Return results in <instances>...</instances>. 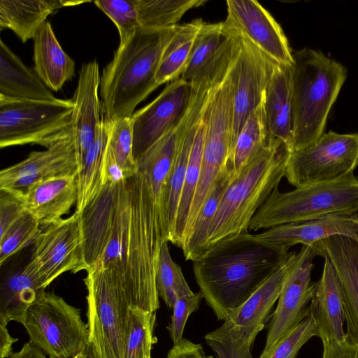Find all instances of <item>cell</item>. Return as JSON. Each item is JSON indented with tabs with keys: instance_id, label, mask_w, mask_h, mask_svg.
Wrapping results in <instances>:
<instances>
[{
	"instance_id": "14",
	"label": "cell",
	"mask_w": 358,
	"mask_h": 358,
	"mask_svg": "<svg viewBox=\"0 0 358 358\" xmlns=\"http://www.w3.org/2000/svg\"><path fill=\"white\" fill-rule=\"evenodd\" d=\"M317 256L313 246L302 245L278 298L269 324L266 343L259 358L266 357L277 343L310 314L309 306L315 290L310 283Z\"/></svg>"
},
{
	"instance_id": "10",
	"label": "cell",
	"mask_w": 358,
	"mask_h": 358,
	"mask_svg": "<svg viewBox=\"0 0 358 358\" xmlns=\"http://www.w3.org/2000/svg\"><path fill=\"white\" fill-rule=\"evenodd\" d=\"M358 166V133L329 131L289 152L285 178L295 187L340 178Z\"/></svg>"
},
{
	"instance_id": "33",
	"label": "cell",
	"mask_w": 358,
	"mask_h": 358,
	"mask_svg": "<svg viewBox=\"0 0 358 358\" xmlns=\"http://www.w3.org/2000/svg\"><path fill=\"white\" fill-rule=\"evenodd\" d=\"M270 138L263 99L245 120L227 162L225 169L233 179Z\"/></svg>"
},
{
	"instance_id": "37",
	"label": "cell",
	"mask_w": 358,
	"mask_h": 358,
	"mask_svg": "<svg viewBox=\"0 0 358 358\" xmlns=\"http://www.w3.org/2000/svg\"><path fill=\"white\" fill-rule=\"evenodd\" d=\"M168 242L160 248L156 271V286L159 296L169 308H173L177 298L192 293L180 266L172 259Z\"/></svg>"
},
{
	"instance_id": "2",
	"label": "cell",
	"mask_w": 358,
	"mask_h": 358,
	"mask_svg": "<svg viewBox=\"0 0 358 358\" xmlns=\"http://www.w3.org/2000/svg\"><path fill=\"white\" fill-rule=\"evenodd\" d=\"M176 27L138 28L119 45L101 76L99 94L105 117H130L135 108L159 87L157 69Z\"/></svg>"
},
{
	"instance_id": "44",
	"label": "cell",
	"mask_w": 358,
	"mask_h": 358,
	"mask_svg": "<svg viewBox=\"0 0 358 358\" xmlns=\"http://www.w3.org/2000/svg\"><path fill=\"white\" fill-rule=\"evenodd\" d=\"M0 236L25 213L21 199L10 192L0 190Z\"/></svg>"
},
{
	"instance_id": "22",
	"label": "cell",
	"mask_w": 358,
	"mask_h": 358,
	"mask_svg": "<svg viewBox=\"0 0 358 358\" xmlns=\"http://www.w3.org/2000/svg\"><path fill=\"white\" fill-rule=\"evenodd\" d=\"M320 280L315 283L310 314L315 321L317 336L322 342L343 339L345 321L343 294L341 281L331 262L327 257Z\"/></svg>"
},
{
	"instance_id": "9",
	"label": "cell",
	"mask_w": 358,
	"mask_h": 358,
	"mask_svg": "<svg viewBox=\"0 0 358 358\" xmlns=\"http://www.w3.org/2000/svg\"><path fill=\"white\" fill-rule=\"evenodd\" d=\"M72 99L51 101L0 96L1 148L25 144L43 146L70 127Z\"/></svg>"
},
{
	"instance_id": "5",
	"label": "cell",
	"mask_w": 358,
	"mask_h": 358,
	"mask_svg": "<svg viewBox=\"0 0 358 358\" xmlns=\"http://www.w3.org/2000/svg\"><path fill=\"white\" fill-rule=\"evenodd\" d=\"M358 210V177L354 171L329 182L282 192L276 187L252 217L249 231Z\"/></svg>"
},
{
	"instance_id": "40",
	"label": "cell",
	"mask_w": 358,
	"mask_h": 358,
	"mask_svg": "<svg viewBox=\"0 0 358 358\" xmlns=\"http://www.w3.org/2000/svg\"><path fill=\"white\" fill-rule=\"evenodd\" d=\"M94 3L115 24L120 44L124 43L140 28L135 0H97Z\"/></svg>"
},
{
	"instance_id": "23",
	"label": "cell",
	"mask_w": 358,
	"mask_h": 358,
	"mask_svg": "<svg viewBox=\"0 0 358 358\" xmlns=\"http://www.w3.org/2000/svg\"><path fill=\"white\" fill-rule=\"evenodd\" d=\"M118 184H105L78 213L82 236L83 271L86 272L96 264L103 253L113 221Z\"/></svg>"
},
{
	"instance_id": "8",
	"label": "cell",
	"mask_w": 358,
	"mask_h": 358,
	"mask_svg": "<svg viewBox=\"0 0 358 358\" xmlns=\"http://www.w3.org/2000/svg\"><path fill=\"white\" fill-rule=\"evenodd\" d=\"M232 66V65H231ZM231 66L224 80L213 87L206 102V129L201 174L182 245L229 157L234 111Z\"/></svg>"
},
{
	"instance_id": "42",
	"label": "cell",
	"mask_w": 358,
	"mask_h": 358,
	"mask_svg": "<svg viewBox=\"0 0 358 358\" xmlns=\"http://www.w3.org/2000/svg\"><path fill=\"white\" fill-rule=\"evenodd\" d=\"M203 298L201 292H192L179 296L173 306L171 321L168 327L170 337L173 345L183 338V332L189 315L199 309Z\"/></svg>"
},
{
	"instance_id": "16",
	"label": "cell",
	"mask_w": 358,
	"mask_h": 358,
	"mask_svg": "<svg viewBox=\"0 0 358 358\" xmlns=\"http://www.w3.org/2000/svg\"><path fill=\"white\" fill-rule=\"evenodd\" d=\"M238 51V36L224 30L222 22H205L180 78L189 82L193 92L202 85L213 87L226 77Z\"/></svg>"
},
{
	"instance_id": "34",
	"label": "cell",
	"mask_w": 358,
	"mask_h": 358,
	"mask_svg": "<svg viewBox=\"0 0 358 358\" xmlns=\"http://www.w3.org/2000/svg\"><path fill=\"white\" fill-rule=\"evenodd\" d=\"M232 180L231 176L224 169L201 206L181 247L186 260L193 262L202 255L210 222L217 210L224 191Z\"/></svg>"
},
{
	"instance_id": "21",
	"label": "cell",
	"mask_w": 358,
	"mask_h": 358,
	"mask_svg": "<svg viewBox=\"0 0 358 358\" xmlns=\"http://www.w3.org/2000/svg\"><path fill=\"white\" fill-rule=\"evenodd\" d=\"M344 236L357 241V212H339L316 219L292 222L268 229L257 237L289 248L296 244L310 246L334 236Z\"/></svg>"
},
{
	"instance_id": "1",
	"label": "cell",
	"mask_w": 358,
	"mask_h": 358,
	"mask_svg": "<svg viewBox=\"0 0 358 358\" xmlns=\"http://www.w3.org/2000/svg\"><path fill=\"white\" fill-rule=\"evenodd\" d=\"M289 248L250 232L224 238L193 261L196 283L218 320H225L290 256Z\"/></svg>"
},
{
	"instance_id": "35",
	"label": "cell",
	"mask_w": 358,
	"mask_h": 358,
	"mask_svg": "<svg viewBox=\"0 0 358 358\" xmlns=\"http://www.w3.org/2000/svg\"><path fill=\"white\" fill-rule=\"evenodd\" d=\"M206 0H135L140 28L161 29L178 25L189 10Z\"/></svg>"
},
{
	"instance_id": "7",
	"label": "cell",
	"mask_w": 358,
	"mask_h": 358,
	"mask_svg": "<svg viewBox=\"0 0 358 358\" xmlns=\"http://www.w3.org/2000/svg\"><path fill=\"white\" fill-rule=\"evenodd\" d=\"M22 325L29 342L49 358H73L90 343L80 310L52 292H43L28 308Z\"/></svg>"
},
{
	"instance_id": "28",
	"label": "cell",
	"mask_w": 358,
	"mask_h": 358,
	"mask_svg": "<svg viewBox=\"0 0 358 358\" xmlns=\"http://www.w3.org/2000/svg\"><path fill=\"white\" fill-rule=\"evenodd\" d=\"M0 96L51 101L57 99L35 72L0 41Z\"/></svg>"
},
{
	"instance_id": "25",
	"label": "cell",
	"mask_w": 358,
	"mask_h": 358,
	"mask_svg": "<svg viewBox=\"0 0 358 358\" xmlns=\"http://www.w3.org/2000/svg\"><path fill=\"white\" fill-rule=\"evenodd\" d=\"M292 66L277 64L267 85L264 107L269 136L290 152L292 141Z\"/></svg>"
},
{
	"instance_id": "12",
	"label": "cell",
	"mask_w": 358,
	"mask_h": 358,
	"mask_svg": "<svg viewBox=\"0 0 358 358\" xmlns=\"http://www.w3.org/2000/svg\"><path fill=\"white\" fill-rule=\"evenodd\" d=\"M43 151L0 171V190L21 196L31 185L53 178L77 175L78 167L70 127L53 138Z\"/></svg>"
},
{
	"instance_id": "4",
	"label": "cell",
	"mask_w": 358,
	"mask_h": 358,
	"mask_svg": "<svg viewBox=\"0 0 358 358\" xmlns=\"http://www.w3.org/2000/svg\"><path fill=\"white\" fill-rule=\"evenodd\" d=\"M292 141L290 152L317 141L347 78V69L309 48L292 52Z\"/></svg>"
},
{
	"instance_id": "29",
	"label": "cell",
	"mask_w": 358,
	"mask_h": 358,
	"mask_svg": "<svg viewBox=\"0 0 358 358\" xmlns=\"http://www.w3.org/2000/svg\"><path fill=\"white\" fill-rule=\"evenodd\" d=\"M0 323L22 324L28 308L45 289L24 266L7 273L1 283Z\"/></svg>"
},
{
	"instance_id": "11",
	"label": "cell",
	"mask_w": 358,
	"mask_h": 358,
	"mask_svg": "<svg viewBox=\"0 0 358 358\" xmlns=\"http://www.w3.org/2000/svg\"><path fill=\"white\" fill-rule=\"evenodd\" d=\"M26 269L45 288L60 275L83 271L78 214L43 227L33 243Z\"/></svg>"
},
{
	"instance_id": "36",
	"label": "cell",
	"mask_w": 358,
	"mask_h": 358,
	"mask_svg": "<svg viewBox=\"0 0 358 358\" xmlns=\"http://www.w3.org/2000/svg\"><path fill=\"white\" fill-rule=\"evenodd\" d=\"M155 320L156 312L131 307L122 358H151Z\"/></svg>"
},
{
	"instance_id": "30",
	"label": "cell",
	"mask_w": 358,
	"mask_h": 358,
	"mask_svg": "<svg viewBox=\"0 0 358 358\" xmlns=\"http://www.w3.org/2000/svg\"><path fill=\"white\" fill-rule=\"evenodd\" d=\"M208 96L198 122L194 140L191 148L176 216L174 233L171 241L173 244L180 248L182 243L185 230L201 174L203 142L206 129Z\"/></svg>"
},
{
	"instance_id": "38",
	"label": "cell",
	"mask_w": 358,
	"mask_h": 358,
	"mask_svg": "<svg viewBox=\"0 0 358 358\" xmlns=\"http://www.w3.org/2000/svg\"><path fill=\"white\" fill-rule=\"evenodd\" d=\"M107 121L108 145L117 163L128 179L138 171L133 150V132L130 117Z\"/></svg>"
},
{
	"instance_id": "43",
	"label": "cell",
	"mask_w": 358,
	"mask_h": 358,
	"mask_svg": "<svg viewBox=\"0 0 358 358\" xmlns=\"http://www.w3.org/2000/svg\"><path fill=\"white\" fill-rule=\"evenodd\" d=\"M204 338L215 354L216 358H253L250 345L242 343L215 329L206 334Z\"/></svg>"
},
{
	"instance_id": "26",
	"label": "cell",
	"mask_w": 358,
	"mask_h": 358,
	"mask_svg": "<svg viewBox=\"0 0 358 358\" xmlns=\"http://www.w3.org/2000/svg\"><path fill=\"white\" fill-rule=\"evenodd\" d=\"M87 1L63 0H0V29H10L25 43L33 39L48 17L58 9Z\"/></svg>"
},
{
	"instance_id": "13",
	"label": "cell",
	"mask_w": 358,
	"mask_h": 358,
	"mask_svg": "<svg viewBox=\"0 0 358 358\" xmlns=\"http://www.w3.org/2000/svg\"><path fill=\"white\" fill-rule=\"evenodd\" d=\"M236 35L238 51L231 66L234 111L229 157L245 120L262 101L277 64L250 41Z\"/></svg>"
},
{
	"instance_id": "3",
	"label": "cell",
	"mask_w": 358,
	"mask_h": 358,
	"mask_svg": "<svg viewBox=\"0 0 358 358\" xmlns=\"http://www.w3.org/2000/svg\"><path fill=\"white\" fill-rule=\"evenodd\" d=\"M289 155L285 145L270 138L250 159L222 195L203 252L229 236L250 232L255 214L285 176Z\"/></svg>"
},
{
	"instance_id": "41",
	"label": "cell",
	"mask_w": 358,
	"mask_h": 358,
	"mask_svg": "<svg viewBox=\"0 0 358 358\" xmlns=\"http://www.w3.org/2000/svg\"><path fill=\"white\" fill-rule=\"evenodd\" d=\"M317 336L316 324L311 314L286 334L264 358H296L301 348Z\"/></svg>"
},
{
	"instance_id": "48",
	"label": "cell",
	"mask_w": 358,
	"mask_h": 358,
	"mask_svg": "<svg viewBox=\"0 0 358 358\" xmlns=\"http://www.w3.org/2000/svg\"><path fill=\"white\" fill-rule=\"evenodd\" d=\"M7 324L0 323V357L10 358L13 353V345L17 338H13L9 333Z\"/></svg>"
},
{
	"instance_id": "49",
	"label": "cell",
	"mask_w": 358,
	"mask_h": 358,
	"mask_svg": "<svg viewBox=\"0 0 358 358\" xmlns=\"http://www.w3.org/2000/svg\"><path fill=\"white\" fill-rule=\"evenodd\" d=\"M10 358H46V355L29 341L22 346L19 352L13 353Z\"/></svg>"
},
{
	"instance_id": "32",
	"label": "cell",
	"mask_w": 358,
	"mask_h": 358,
	"mask_svg": "<svg viewBox=\"0 0 358 358\" xmlns=\"http://www.w3.org/2000/svg\"><path fill=\"white\" fill-rule=\"evenodd\" d=\"M108 141L107 121L104 117L77 174L78 196L74 213H80L103 186L102 169Z\"/></svg>"
},
{
	"instance_id": "47",
	"label": "cell",
	"mask_w": 358,
	"mask_h": 358,
	"mask_svg": "<svg viewBox=\"0 0 358 358\" xmlns=\"http://www.w3.org/2000/svg\"><path fill=\"white\" fill-rule=\"evenodd\" d=\"M102 178L103 185L108 182L120 183L127 179L123 170L114 158L108 141L103 162Z\"/></svg>"
},
{
	"instance_id": "19",
	"label": "cell",
	"mask_w": 358,
	"mask_h": 358,
	"mask_svg": "<svg viewBox=\"0 0 358 358\" xmlns=\"http://www.w3.org/2000/svg\"><path fill=\"white\" fill-rule=\"evenodd\" d=\"M100 83L101 74L97 61L83 64L79 71L77 87L72 98L73 108L70 122L78 170L103 118L101 117L103 108L99 99Z\"/></svg>"
},
{
	"instance_id": "18",
	"label": "cell",
	"mask_w": 358,
	"mask_h": 358,
	"mask_svg": "<svg viewBox=\"0 0 358 358\" xmlns=\"http://www.w3.org/2000/svg\"><path fill=\"white\" fill-rule=\"evenodd\" d=\"M296 252L289 258L215 330L252 347L262 331L294 266Z\"/></svg>"
},
{
	"instance_id": "15",
	"label": "cell",
	"mask_w": 358,
	"mask_h": 358,
	"mask_svg": "<svg viewBox=\"0 0 358 358\" xmlns=\"http://www.w3.org/2000/svg\"><path fill=\"white\" fill-rule=\"evenodd\" d=\"M193 96L191 84L179 78L167 85L152 102L131 115L136 159L182 122Z\"/></svg>"
},
{
	"instance_id": "50",
	"label": "cell",
	"mask_w": 358,
	"mask_h": 358,
	"mask_svg": "<svg viewBox=\"0 0 358 358\" xmlns=\"http://www.w3.org/2000/svg\"><path fill=\"white\" fill-rule=\"evenodd\" d=\"M80 358H101L92 343L90 341L86 348L80 354Z\"/></svg>"
},
{
	"instance_id": "39",
	"label": "cell",
	"mask_w": 358,
	"mask_h": 358,
	"mask_svg": "<svg viewBox=\"0 0 358 358\" xmlns=\"http://www.w3.org/2000/svg\"><path fill=\"white\" fill-rule=\"evenodd\" d=\"M39 222L27 211L0 236V264L29 243L41 231Z\"/></svg>"
},
{
	"instance_id": "46",
	"label": "cell",
	"mask_w": 358,
	"mask_h": 358,
	"mask_svg": "<svg viewBox=\"0 0 358 358\" xmlns=\"http://www.w3.org/2000/svg\"><path fill=\"white\" fill-rule=\"evenodd\" d=\"M166 358H214L206 355L203 347L186 338L173 345L169 351Z\"/></svg>"
},
{
	"instance_id": "27",
	"label": "cell",
	"mask_w": 358,
	"mask_h": 358,
	"mask_svg": "<svg viewBox=\"0 0 358 358\" xmlns=\"http://www.w3.org/2000/svg\"><path fill=\"white\" fill-rule=\"evenodd\" d=\"M34 40V72L50 90H60L75 73V62L58 42L49 22L40 28Z\"/></svg>"
},
{
	"instance_id": "45",
	"label": "cell",
	"mask_w": 358,
	"mask_h": 358,
	"mask_svg": "<svg viewBox=\"0 0 358 358\" xmlns=\"http://www.w3.org/2000/svg\"><path fill=\"white\" fill-rule=\"evenodd\" d=\"M322 358H358V347L350 342L345 337L343 339L322 343Z\"/></svg>"
},
{
	"instance_id": "24",
	"label": "cell",
	"mask_w": 358,
	"mask_h": 358,
	"mask_svg": "<svg viewBox=\"0 0 358 358\" xmlns=\"http://www.w3.org/2000/svg\"><path fill=\"white\" fill-rule=\"evenodd\" d=\"M77 175L61 176L37 182L20 196L26 211L41 227L62 220L77 201Z\"/></svg>"
},
{
	"instance_id": "17",
	"label": "cell",
	"mask_w": 358,
	"mask_h": 358,
	"mask_svg": "<svg viewBox=\"0 0 358 358\" xmlns=\"http://www.w3.org/2000/svg\"><path fill=\"white\" fill-rule=\"evenodd\" d=\"M224 30L240 35L275 63L293 65L292 51L280 24L255 0H227Z\"/></svg>"
},
{
	"instance_id": "20",
	"label": "cell",
	"mask_w": 358,
	"mask_h": 358,
	"mask_svg": "<svg viewBox=\"0 0 358 358\" xmlns=\"http://www.w3.org/2000/svg\"><path fill=\"white\" fill-rule=\"evenodd\" d=\"M312 246L317 256L328 257L335 268L343 294L346 338L358 347V242L338 235Z\"/></svg>"
},
{
	"instance_id": "6",
	"label": "cell",
	"mask_w": 358,
	"mask_h": 358,
	"mask_svg": "<svg viewBox=\"0 0 358 358\" xmlns=\"http://www.w3.org/2000/svg\"><path fill=\"white\" fill-rule=\"evenodd\" d=\"M86 273L90 341L101 358H122L132 299L111 269L94 267Z\"/></svg>"
},
{
	"instance_id": "31",
	"label": "cell",
	"mask_w": 358,
	"mask_h": 358,
	"mask_svg": "<svg viewBox=\"0 0 358 358\" xmlns=\"http://www.w3.org/2000/svg\"><path fill=\"white\" fill-rule=\"evenodd\" d=\"M205 22L196 19L177 25L176 31L162 54L156 82L158 86L179 79L192 54L196 38Z\"/></svg>"
}]
</instances>
